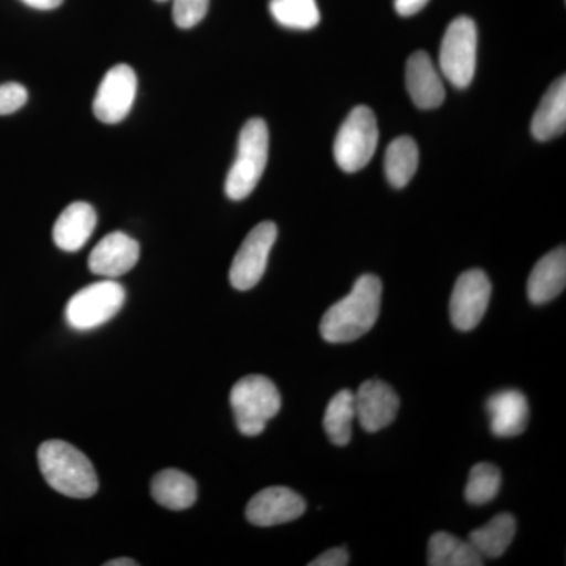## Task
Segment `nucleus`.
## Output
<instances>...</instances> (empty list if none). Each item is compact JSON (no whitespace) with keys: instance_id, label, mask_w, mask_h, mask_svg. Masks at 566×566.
<instances>
[{"instance_id":"4468645a","label":"nucleus","mask_w":566,"mask_h":566,"mask_svg":"<svg viewBox=\"0 0 566 566\" xmlns=\"http://www.w3.org/2000/svg\"><path fill=\"white\" fill-rule=\"evenodd\" d=\"M406 87L420 109H436L444 103L446 88L441 74L424 51H417L409 57L406 65Z\"/></svg>"},{"instance_id":"a878e982","label":"nucleus","mask_w":566,"mask_h":566,"mask_svg":"<svg viewBox=\"0 0 566 566\" xmlns=\"http://www.w3.org/2000/svg\"><path fill=\"white\" fill-rule=\"evenodd\" d=\"M210 0H174V21L180 29H192L207 17Z\"/></svg>"},{"instance_id":"412c9836","label":"nucleus","mask_w":566,"mask_h":566,"mask_svg":"<svg viewBox=\"0 0 566 566\" xmlns=\"http://www.w3.org/2000/svg\"><path fill=\"white\" fill-rule=\"evenodd\" d=\"M485 558L476 553L469 542L457 538L447 532H438L428 545V565L430 566H482Z\"/></svg>"},{"instance_id":"c756f323","label":"nucleus","mask_w":566,"mask_h":566,"mask_svg":"<svg viewBox=\"0 0 566 566\" xmlns=\"http://www.w3.org/2000/svg\"><path fill=\"white\" fill-rule=\"evenodd\" d=\"M21 2L31 7V9L48 11L61 7L63 0H21Z\"/></svg>"},{"instance_id":"1a4fd4ad","label":"nucleus","mask_w":566,"mask_h":566,"mask_svg":"<svg viewBox=\"0 0 566 566\" xmlns=\"http://www.w3.org/2000/svg\"><path fill=\"white\" fill-rule=\"evenodd\" d=\"M490 279L482 270H469L458 277L450 297V318L461 333L475 329L482 322L490 305Z\"/></svg>"},{"instance_id":"6ab92c4d","label":"nucleus","mask_w":566,"mask_h":566,"mask_svg":"<svg viewBox=\"0 0 566 566\" xmlns=\"http://www.w3.org/2000/svg\"><path fill=\"white\" fill-rule=\"evenodd\" d=\"M151 495L166 509L186 510L196 504L197 485L185 472L166 469L151 480Z\"/></svg>"},{"instance_id":"7ed1b4c3","label":"nucleus","mask_w":566,"mask_h":566,"mask_svg":"<svg viewBox=\"0 0 566 566\" xmlns=\"http://www.w3.org/2000/svg\"><path fill=\"white\" fill-rule=\"evenodd\" d=\"M270 132L262 118H252L243 126L238 139L237 158L226 180L229 199L243 200L251 196L266 169Z\"/></svg>"},{"instance_id":"9d476101","label":"nucleus","mask_w":566,"mask_h":566,"mask_svg":"<svg viewBox=\"0 0 566 566\" xmlns=\"http://www.w3.org/2000/svg\"><path fill=\"white\" fill-rule=\"evenodd\" d=\"M137 93V76L125 63L107 71L96 92L93 112L99 122L115 125L128 117Z\"/></svg>"},{"instance_id":"6e6552de","label":"nucleus","mask_w":566,"mask_h":566,"mask_svg":"<svg viewBox=\"0 0 566 566\" xmlns=\"http://www.w3.org/2000/svg\"><path fill=\"white\" fill-rule=\"evenodd\" d=\"M275 240L277 226L274 222L266 221L253 227L230 268V283L233 289L248 292L262 281Z\"/></svg>"},{"instance_id":"f03ea898","label":"nucleus","mask_w":566,"mask_h":566,"mask_svg":"<svg viewBox=\"0 0 566 566\" xmlns=\"http://www.w3.org/2000/svg\"><path fill=\"white\" fill-rule=\"evenodd\" d=\"M39 465L48 485L66 497L88 499L98 491V476L91 460L69 442H43Z\"/></svg>"},{"instance_id":"f257e3e1","label":"nucleus","mask_w":566,"mask_h":566,"mask_svg":"<svg viewBox=\"0 0 566 566\" xmlns=\"http://www.w3.org/2000/svg\"><path fill=\"white\" fill-rule=\"evenodd\" d=\"M382 283L374 274H365L354 283L352 292L331 305L319 323V334L327 344H349L363 337L378 322L381 312Z\"/></svg>"},{"instance_id":"7c9ffc66","label":"nucleus","mask_w":566,"mask_h":566,"mask_svg":"<svg viewBox=\"0 0 566 566\" xmlns=\"http://www.w3.org/2000/svg\"><path fill=\"white\" fill-rule=\"evenodd\" d=\"M137 562L133 558H115V560L107 562L106 566H137Z\"/></svg>"},{"instance_id":"423d86ee","label":"nucleus","mask_w":566,"mask_h":566,"mask_svg":"<svg viewBox=\"0 0 566 566\" xmlns=\"http://www.w3.org/2000/svg\"><path fill=\"white\" fill-rule=\"evenodd\" d=\"M126 292L114 279L92 283L66 304V322L73 329L91 331L103 326L122 311Z\"/></svg>"},{"instance_id":"2f4dec72","label":"nucleus","mask_w":566,"mask_h":566,"mask_svg":"<svg viewBox=\"0 0 566 566\" xmlns=\"http://www.w3.org/2000/svg\"><path fill=\"white\" fill-rule=\"evenodd\" d=\"M158 2H167V0H158Z\"/></svg>"},{"instance_id":"c85d7f7f","label":"nucleus","mask_w":566,"mask_h":566,"mask_svg":"<svg viewBox=\"0 0 566 566\" xmlns=\"http://www.w3.org/2000/svg\"><path fill=\"white\" fill-rule=\"evenodd\" d=\"M430 0H395V10L401 17H412L419 13Z\"/></svg>"},{"instance_id":"0eeeda50","label":"nucleus","mask_w":566,"mask_h":566,"mask_svg":"<svg viewBox=\"0 0 566 566\" xmlns=\"http://www.w3.org/2000/svg\"><path fill=\"white\" fill-rule=\"evenodd\" d=\"M476 28L468 17L457 18L447 28L439 52V69L457 88H465L475 76Z\"/></svg>"},{"instance_id":"bb28decb","label":"nucleus","mask_w":566,"mask_h":566,"mask_svg":"<svg viewBox=\"0 0 566 566\" xmlns=\"http://www.w3.org/2000/svg\"><path fill=\"white\" fill-rule=\"evenodd\" d=\"M29 99L28 88L18 82L0 85V115H10L25 106Z\"/></svg>"},{"instance_id":"cd10ccee","label":"nucleus","mask_w":566,"mask_h":566,"mask_svg":"<svg viewBox=\"0 0 566 566\" xmlns=\"http://www.w3.org/2000/svg\"><path fill=\"white\" fill-rule=\"evenodd\" d=\"M349 564V556L344 547H333L326 551L322 556L311 562V566H345Z\"/></svg>"},{"instance_id":"4be33fe9","label":"nucleus","mask_w":566,"mask_h":566,"mask_svg":"<svg viewBox=\"0 0 566 566\" xmlns=\"http://www.w3.org/2000/svg\"><path fill=\"white\" fill-rule=\"evenodd\" d=\"M419 167V148L411 137H398L387 147L386 177L394 188L401 189L415 177Z\"/></svg>"},{"instance_id":"f3484780","label":"nucleus","mask_w":566,"mask_h":566,"mask_svg":"<svg viewBox=\"0 0 566 566\" xmlns=\"http://www.w3.org/2000/svg\"><path fill=\"white\" fill-rule=\"evenodd\" d=\"M566 285V251L564 245L546 253L532 270L527 282L531 303L542 305L556 300Z\"/></svg>"},{"instance_id":"2eb2a0df","label":"nucleus","mask_w":566,"mask_h":566,"mask_svg":"<svg viewBox=\"0 0 566 566\" xmlns=\"http://www.w3.org/2000/svg\"><path fill=\"white\" fill-rule=\"evenodd\" d=\"M491 431L499 438H513L526 430L528 403L526 395L517 390H502L486 401Z\"/></svg>"},{"instance_id":"393cba45","label":"nucleus","mask_w":566,"mask_h":566,"mask_svg":"<svg viewBox=\"0 0 566 566\" xmlns=\"http://www.w3.org/2000/svg\"><path fill=\"white\" fill-rule=\"evenodd\" d=\"M501 471L491 463H479L471 469L468 485H465V501L472 505H485L493 501L501 490Z\"/></svg>"},{"instance_id":"dca6fc26","label":"nucleus","mask_w":566,"mask_h":566,"mask_svg":"<svg viewBox=\"0 0 566 566\" xmlns=\"http://www.w3.org/2000/svg\"><path fill=\"white\" fill-rule=\"evenodd\" d=\"M96 227V212L91 203L74 202L69 205L52 229V238L59 249L76 252L91 240Z\"/></svg>"},{"instance_id":"b1692460","label":"nucleus","mask_w":566,"mask_h":566,"mask_svg":"<svg viewBox=\"0 0 566 566\" xmlns=\"http://www.w3.org/2000/svg\"><path fill=\"white\" fill-rule=\"evenodd\" d=\"M270 11L279 24L296 31H311L322 20L316 0H271Z\"/></svg>"},{"instance_id":"a211bd4d","label":"nucleus","mask_w":566,"mask_h":566,"mask_svg":"<svg viewBox=\"0 0 566 566\" xmlns=\"http://www.w3.org/2000/svg\"><path fill=\"white\" fill-rule=\"evenodd\" d=\"M566 128V81L558 77L549 91L543 96L534 118H532V136L536 140L547 142L560 136Z\"/></svg>"},{"instance_id":"5701e85b","label":"nucleus","mask_w":566,"mask_h":566,"mask_svg":"<svg viewBox=\"0 0 566 566\" xmlns=\"http://www.w3.org/2000/svg\"><path fill=\"white\" fill-rule=\"evenodd\" d=\"M356 405L352 390H340L331 398L324 415V430L333 444L344 447L352 441Z\"/></svg>"},{"instance_id":"aec40b11","label":"nucleus","mask_w":566,"mask_h":566,"mask_svg":"<svg viewBox=\"0 0 566 566\" xmlns=\"http://www.w3.org/2000/svg\"><path fill=\"white\" fill-rule=\"evenodd\" d=\"M516 534V521L510 513L494 516L486 526L469 534L468 542L483 558L504 556L506 547L512 545Z\"/></svg>"},{"instance_id":"f8f14e48","label":"nucleus","mask_w":566,"mask_h":566,"mask_svg":"<svg viewBox=\"0 0 566 566\" xmlns=\"http://www.w3.org/2000/svg\"><path fill=\"white\" fill-rule=\"evenodd\" d=\"M356 419L367 433H376L394 422L400 408V400L392 387L385 381L370 379L354 394Z\"/></svg>"},{"instance_id":"9b49d317","label":"nucleus","mask_w":566,"mask_h":566,"mask_svg":"<svg viewBox=\"0 0 566 566\" xmlns=\"http://www.w3.org/2000/svg\"><path fill=\"white\" fill-rule=\"evenodd\" d=\"M305 513V501L285 486H271L253 495L245 509V517L253 526L273 527L292 523Z\"/></svg>"},{"instance_id":"ddd939ff","label":"nucleus","mask_w":566,"mask_h":566,"mask_svg":"<svg viewBox=\"0 0 566 566\" xmlns=\"http://www.w3.org/2000/svg\"><path fill=\"white\" fill-rule=\"evenodd\" d=\"M139 255L140 248L136 240L126 233L112 232L93 249L88 268L93 274L117 279L136 266Z\"/></svg>"},{"instance_id":"20e7f679","label":"nucleus","mask_w":566,"mask_h":566,"mask_svg":"<svg viewBox=\"0 0 566 566\" xmlns=\"http://www.w3.org/2000/svg\"><path fill=\"white\" fill-rule=\"evenodd\" d=\"M238 430L244 436L262 434L268 422L281 411L282 398L277 387L262 375L245 376L230 392Z\"/></svg>"},{"instance_id":"39448f33","label":"nucleus","mask_w":566,"mask_h":566,"mask_svg":"<svg viewBox=\"0 0 566 566\" xmlns=\"http://www.w3.org/2000/svg\"><path fill=\"white\" fill-rule=\"evenodd\" d=\"M378 122L367 106L354 107L338 129L334 142V158L345 172L363 170L378 147Z\"/></svg>"}]
</instances>
